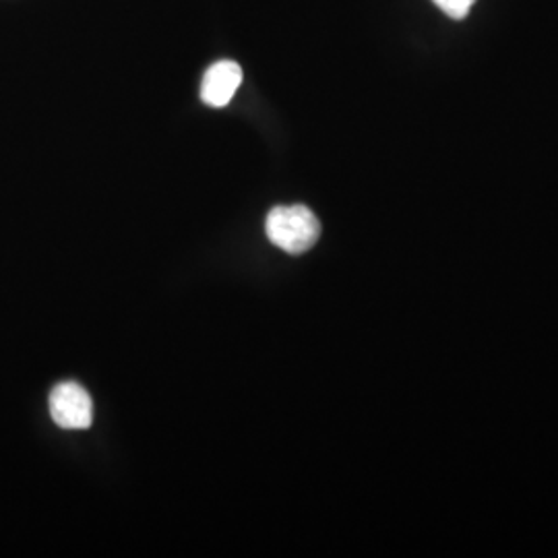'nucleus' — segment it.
<instances>
[{
    "mask_svg": "<svg viewBox=\"0 0 558 558\" xmlns=\"http://www.w3.org/2000/svg\"><path fill=\"white\" fill-rule=\"evenodd\" d=\"M242 83V69L234 60L211 64L201 83V100L214 108H223L234 98Z\"/></svg>",
    "mask_w": 558,
    "mask_h": 558,
    "instance_id": "3",
    "label": "nucleus"
},
{
    "mask_svg": "<svg viewBox=\"0 0 558 558\" xmlns=\"http://www.w3.org/2000/svg\"><path fill=\"white\" fill-rule=\"evenodd\" d=\"M50 416L64 430H85L94 422V403L77 383H60L48 399Z\"/></svg>",
    "mask_w": 558,
    "mask_h": 558,
    "instance_id": "2",
    "label": "nucleus"
},
{
    "mask_svg": "<svg viewBox=\"0 0 558 558\" xmlns=\"http://www.w3.org/2000/svg\"><path fill=\"white\" fill-rule=\"evenodd\" d=\"M267 239L290 255L306 253L319 240L317 216L304 205H286L269 211L265 221Z\"/></svg>",
    "mask_w": 558,
    "mask_h": 558,
    "instance_id": "1",
    "label": "nucleus"
},
{
    "mask_svg": "<svg viewBox=\"0 0 558 558\" xmlns=\"http://www.w3.org/2000/svg\"><path fill=\"white\" fill-rule=\"evenodd\" d=\"M433 2L451 20H463L472 11L476 0H433Z\"/></svg>",
    "mask_w": 558,
    "mask_h": 558,
    "instance_id": "4",
    "label": "nucleus"
}]
</instances>
